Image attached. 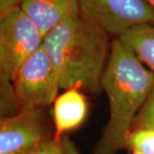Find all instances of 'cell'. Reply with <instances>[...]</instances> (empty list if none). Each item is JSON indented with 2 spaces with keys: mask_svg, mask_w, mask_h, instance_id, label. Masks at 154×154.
Listing matches in <instances>:
<instances>
[{
  "mask_svg": "<svg viewBox=\"0 0 154 154\" xmlns=\"http://www.w3.org/2000/svg\"><path fill=\"white\" fill-rule=\"evenodd\" d=\"M44 35L20 6L0 14V78L14 82L22 64L43 45Z\"/></svg>",
  "mask_w": 154,
  "mask_h": 154,
  "instance_id": "3",
  "label": "cell"
},
{
  "mask_svg": "<svg viewBox=\"0 0 154 154\" xmlns=\"http://www.w3.org/2000/svg\"><path fill=\"white\" fill-rule=\"evenodd\" d=\"M125 148L132 152L154 154V128L132 129L126 138Z\"/></svg>",
  "mask_w": 154,
  "mask_h": 154,
  "instance_id": "10",
  "label": "cell"
},
{
  "mask_svg": "<svg viewBox=\"0 0 154 154\" xmlns=\"http://www.w3.org/2000/svg\"><path fill=\"white\" fill-rule=\"evenodd\" d=\"M146 1L153 8V10H154V0H146Z\"/></svg>",
  "mask_w": 154,
  "mask_h": 154,
  "instance_id": "14",
  "label": "cell"
},
{
  "mask_svg": "<svg viewBox=\"0 0 154 154\" xmlns=\"http://www.w3.org/2000/svg\"><path fill=\"white\" fill-rule=\"evenodd\" d=\"M130 154H140V153H138V152H131Z\"/></svg>",
  "mask_w": 154,
  "mask_h": 154,
  "instance_id": "15",
  "label": "cell"
},
{
  "mask_svg": "<svg viewBox=\"0 0 154 154\" xmlns=\"http://www.w3.org/2000/svg\"><path fill=\"white\" fill-rule=\"evenodd\" d=\"M43 48L59 77L61 89L77 88L90 94L102 91L109 60V33L82 14L60 22L45 35Z\"/></svg>",
  "mask_w": 154,
  "mask_h": 154,
  "instance_id": "1",
  "label": "cell"
},
{
  "mask_svg": "<svg viewBox=\"0 0 154 154\" xmlns=\"http://www.w3.org/2000/svg\"><path fill=\"white\" fill-rule=\"evenodd\" d=\"M23 0H0V14L11 8L20 6Z\"/></svg>",
  "mask_w": 154,
  "mask_h": 154,
  "instance_id": "13",
  "label": "cell"
},
{
  "mask_svg": "<svg viewBox=\"0 0 154 154\" xmlns=\"http://www.w3.org/2000/svg\"><path fill=\"white\" fill-rule=\"evenodd\" d=\"M24 154H80L76 146L68 137L57 140L54 137L45 140Z\"/></svg>",
  "mask_w": 154,
  "mask_h": 154,
  "instance_id": "11",
  "label": "cell"
},
{
  "mask_svg": "<svg viewBox=\"0 0 154 154\" xmlns=\"http://www.w3.org/2000/svg\"><path fill=\"white\" fill-rule=\"evenodd\" d=\"M87 114L88 102L82 90L77 88L65 90L54 101V139L59 140L65 133L81 126Z\"/></svg>",
  "mask_w": 154,
  "mask_h": 154,
  "instance_id": "8",
  "label": "cell"
},
{
  "mask_svg": "<svg viewBox=\"0 0 154 154\" xmlns=\"http://www.w3.org/2000/svg\"><path fill=\"white\" fill-rule=\"evenodd\" d=\"M117 38L132 50L139 60L154 73V25H137Z\"/></svg>",
  "mask_w": 154,
  "mask_h": 154,
  "instance_id": "9",
  "label": "cell"
},
{
  "mask_svg": "<svg viewBox=\"0 0 154 154\" xmlns=\"http://www.w3.org/2000/svg\"><path fill=\"white\" fill-rule=\"evenodd\" d=\"M138 128H154V86L134 120L133 129Z\"/></svg>",
  "mask_w": 154,
  "mask_h": 154,
  "instance_id": "12",
  "label": "cell"
},
{
  "mask_svg": "<svg viewBox=\"0 0 154 154\" xmlns=\"http://www.w3.org/2000/svg\"><path fill=\"white\" fill-rule=\"evenodd\" d=\"M20 7L44 37L60 22L81 14L77 0H23Z\"/></svg>",
  "mask_w": 154,
  "mask_h": 154,
  "instance_id": "7",
  "label": "cell"
},
{
  "mask_svg": "<svg viewBox=\"0 0 154 154\" xmlns=\"http://www.w3.org/2000/svg\"><path fill=\"white\" fill-rule=\"evenodd\" d=\"M154 86V73L118 38L111 43L101 87L109 99L110 118L92 154H116Z\"/></svg>",
  "mask_w": 154,
  "mask_h": 154,
  "instance_id": "2",
  "label": "cell"
},
{
  "mask_svg": "<svg viewBox=\"0 0 154 154\" xmlns=\"http://www.w3.org/2000/svg\"><path fill=\"white\" fill-rule=\"evenodd\" d=\"M77 1L83 17L117 38L137 25H154L153 8L146 0Z\"/></svg>",
  "mask_w": 154,
  "mask_h": 154,
  "instance_id": "5",
  "label": "cell"
},
{
  "mask_svg": "<svg viewBox=\"0 0 154 154\" xmlns=\"http://www.w3.org/2000/svg\"><path fill=\"white\" fill-rule=\"evenodd\" d=\"M13 85L20 110L41 109L54 103L60 82L43 45L22 64Z\"/></svg>",
  "mask_w": 154,
  "mask_h": 154,
  "instance_id": "4",
  "label": "cell"
},
{
  "mask_svg": "<svg viewBox=\"0 0 154 154\" xmlns=\"http://www.w3.org/2000/svg\"><path fill=\"white\" fill-rule=\"evenodd\" d=\"M52 137L39 108L22 109L0 119V154H24Z\"/></svg>",
  "mask_w": 154,
  "mask_h": 154,
  "instance_id": "6",
  "label": "cell"
}]
</instances>
